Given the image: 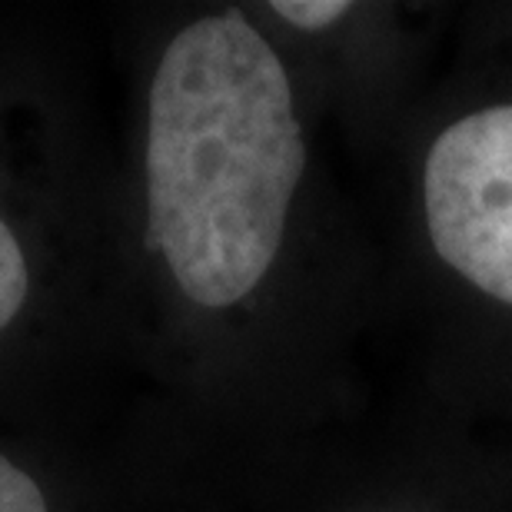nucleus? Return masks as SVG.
Here are the masks:
<instances>
[{
	"label": "nucleus",
	"mask_w": 512,
	"mask_h": 512,
	"mask_svg": "<svg viewBox=\"0 0 512 512\" xmlns=\"http://www.w3.org/2000/svg\"><path fill=\"white\" fill-rule=\"evenodd\" d=\"M306 167L290 77L237 10L193 20L150 87V247L200 306L256 290Z\"/></svg>",
	"instance_id": "1"
},
{
	"label": "nucleus",
	"mask_w": 512,
	"mask_h": 512,
	"mask_svg": "<svg viewBox=\"0 0 512 512\" xmlns=\"http://www.w3.org/2000/svg\"><path fill=\"white\" fill-rule=\"evenodd\" d=\"M423 190L436 253L512 306V107H489L439 133Z\"/></svg>",
	"instance_id": "2"
},
{
	"label": "nucleus",
	"mask_w": 512,
	"mask_h": 512,
	"mask_svg": "<svg viewBox=\"0 0 512 512\" xmlns=\"http://www.w3.org/2000/svg\"><path fill=\"white\" fill-rule=\"evenodd\" d=\"M27 290H30V273H27L24 250H20L7 220L0 217V330H7L10 320L20 313V306L27 300Z\"/></svg>",
	"instance_id": "3"
},
{
	"label": "nucleus",
	"mask_w": 512,
	"mask_h": 512,
	"mask_svg": "<svg viewBox=\"0 0 512 512\" xmlns=\"http://www.w3.org/2000/svg\"><path fill=\"white\" fill-rule=\"evenodd\" d=\"M0 512H47L40 486L7 456H0Z\"/></svg>",
	"instance_id": "4"
},
{
	"label": "nucleus",
	"mask_w": 512,
	"mask_h": 512,
	"mask_svg": "<svg viewBox=\"0 0 512 512\" xmlns=\"http://www.w3.org/2000/svg\"><path fill=\"white\" fill-rule=\"evenodd\" d=\"M273 14L303 30H323L350 14V4L346 0H276Z\"/></svg>",
	"instance_id": "5"
}]
</instances>
